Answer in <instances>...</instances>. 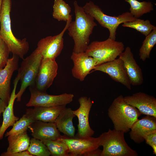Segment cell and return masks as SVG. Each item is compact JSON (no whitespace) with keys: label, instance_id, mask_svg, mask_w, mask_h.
<instances>
[{"label":"cell","instance_id":"cell-1","mask_svg":"<svg viewBox=\"0 0 156 156\" xmlns=\"http://www.w3.org/2000/svg\"><path fill=\"white\" fill-rule=\"evenodd\" d=\"M73 5L75 19L70 23L67 30L68 34L74 42L73 52L76 53L85 51L89 44L90 37L94 28L97 25L94 19L80 6L76 1Z\"/></svg>","mask_w":156,"mask_h":156},{"label":"cell","instance_id":"cell-2","mask_svg":"<svg viewBox=\"0 0 156 156\" xmlns=\"http://www.w3.org/2000/svg\"><path fill=\"white\" fill-rule=\"evenodd\" d=\"M12 3V0H3L0 14V37L13 55L23 59L29 50V43L26 38H17L12 32L10 17Z\"/></svg>","mask_w":156,"mask_h":156},{"label":"cell","instance_id":"cell-3","mask_svg":"<svg viewBox=\"0 0 156 156\" xmlns=\"http://www.w3.org/2000/svg\"><path fill=\"white\" fill-rule=\"evenodd\" d=\"M142 114L135 107L127 103L120 95L115 98L108 110V115L114 129L127 133Z\"/></svg>","mask_w":156,"mask_h":156},{"label":"cell","instance_id":"cell-4","mask_svg":"<svg viewBox=\"0 0 156 156\" xmlns=\"http://www.w3.org/2000/svg\"><path fill=\"white\" fill-rule=\"evenodd\" d=\"M123 132L110 129L98 137L99 145L103 147L100 156H138L136 151L127 144Z\"/></svg>","mask_w":156,"mask_h":156},{"label":"cell","instance_id":"cell-5","mask_svg":"<svg viewBox=\"0 0 156 156\" xmlns=\"http://www.w3.org/2000/svg\"><path fill=\"white\" fill-rule=\"evenodd\" d=\"M83 8L85 12L96 20L101 26L108 30L109 33V38L115 40L116 30L119 25L125 22L134 21L136 18L129 12L118 16L108 15L91 1L86 3Z\"/></svg>","mask_w":156,"mask_h":156},{"label":"cell","instance_id":"cell-6","mask_svg":"<svg viewBox=\"0 0 156 156\" xmlns=\"http://www.w3.org/2000/svg\"><path fill=\"white\" fill-rule=\"evenodd\" d=\"M124 49L122 42L108 38L103 41L92 42L89 44L85 52L96 60V66L116 59Z\"/></svg>","mask_w":156,"mask_h":156},{"label":"cell","instance_id":"cell-7","mask_svg":"<svg viewBox=\"0 0 156 156\" xmlns=\"http://www.w3.org/2000/svg\"><path fill=\"white\" fill-rule=\"evenodd\" d=\"M42 58L35 49L23 60L18 70L17 77L19 78L21 86L16 94L17 101H21L22 96L26 89L34 85Z\"/></svg>","mask_w":156,"mask_h":156},{"label":"cell","instance_id":"cell-8","mask_svg":"<svg viewBox=\"0 0 156 156\" xmlns=\"http://www.w3.org/2000/svg\"><path fill=\"white\" fill-rule=\"evenodd\" d=\"M31 96L26 104L27 107H53L66 105L70 103L74 97L73 94L65 93L58 95L49 94L40 91L34 86L29 87Z\"/></svg>","mask_w":156,"mask_h":156},{"label":"cell","instance_id":"cell-9","mask_svg":"<svg viewBox=\"0 0 156 156\" xmlns=\"http://www.w3.org/2000/svg\"><path fill=\"white\" fill-rule=\"evenodd\" d=\"M72 16L66 21L63 30L59 34L42 38L38 42L36 49L42 56V59L55 60L61 53L64 47L63 35L72 21Z\"/></svg>","mask_w":156,"mask_h":156},{"label":"cell","instance_id":"cell-10","mask_svg":"<svg viewBox=\"0 0 156 156\" xmlns=\"http://www.w3.org/2000/svg\"><path fill=\"white\" fill-rule=\"evenodd\" d=\"M57 140L65 143L68 146L69 156H84L87 153L100 146L99 138L92 137L80 138L61 135Z\"/></svg>","mask_w":156,"mask_h":156},{"label":"cell","instance_id":"cell-11","mask_svg":"<svg viewBox=\"0 0 156 156\" xmlns=\"http://www.w3.org/2000/svg\"><path fill=\"white\" fill-rule=\"evenodd\" d=\"M78 101L79 104V108L73 110V114L78 118L79 122L77 133L76 136L80 138L92 137L94 131L90 126L89 116L93 102L90 97L86 96L80 97Z\"/></svg>","mask_w":156,"mask_h":156},{"label":"cell","instance_id":"cell-12","mask_svg":"<svg viewBox=\"0 0 156 156\" xmlns=\"http://www.w3.org/2000/svg\"><path fill=\"white\" fill-rule=\"evenodd\" d=\"M58 68L55 60L42 59L34 86L38 90L46 92L57 76Z\"/></svg>","mask_w":156,"mask_h":156},{"label":"cell","instance_id":"cell-13","mask_svg":"<svg viewBox=\"0 0 156 156\" xmlns=\"http://www.w3.org/2000/svg\"><path fill=\"white\" fill-rule=\"evenodd\" d=\"M93 70L108 74L114 81L131 89V84L122 60L118 58L95 66Z\"/></svg>","mask_w":156,"mask_h":156},{"label":"cell","instance_id":"cell-14","mask_svg":"<svg viewBox=\"0 0 156 156\" xmlns=\"http://www.w3.org/2000/svg\"><path fill=\"white\" fill-rule=\"evenodd\" d=\"M19 58L13 55L5 67L0 69V99L7 105L11 95V79L14 71L18 69Z\"/></svg>","mask_w":156,"mask_h":156},{"label":"cell","instance_id":"cell-15","mask_svg":"<svg viewBox=\"0 0 156 156\" xmlns=\"http://www.w3.org/2000/svg\"><path fill=\"white\" fill-rule=\"evenodd\" d=\"M73 66L72 69L73 76L80 81H83L90 72L96 66V61L85 52H73L70 57Z\"/></svg>","mask_w":156,"mask_h":156},{"label":"cell","instance_id":"cell-16","mask_svg":"<svg viewBox=\"0 0 156 156\" xmlns=\"http://www.w3.org/2000/svg\"><path fill=\"white\" fill-rule=\"evenodd\" d=\"M124 98L127 103L135 107L141 114L156 118V99L154 96L139 92Z\"/></svg>","mask_w":156,"mask_h":156},{"label":"cell","instance_id":"cell-17","mask_svg":"<svg viewBox=\"0 0 156 156\" xmlns=\"http://www.w3.org/2000/svg\"><path fill=\"white\" fill-rule=\"evenodd\" d=\"M119 57L122 61L131 85L133 86L142 85L144 80L142 70L134 58L130 47H127Z\"/></svg>","mask_w":156,"mask_h":156},{"label":"cell","instance_id":"cell-18","mask_svg":"<svg viewBox=\"0 0 156 156\" xmlns=\"http://www.w3.org/2000/svg\"><path fill=\"white\" fill-rule=\"evenodd\" d=\"M129 134L131 139L137 144L144 141L147 134L156 131V118L146 115L141 119H138L131 126Z\"/></svg>","mask_w":156,"mask_h":156},{"label":"cell","instance_id":"cell-19","mask_svg":"<svg viewBox=\"0 0 156 156\" xmlns=\"http://www.w3.org/2000/svg\"><path fill=\"white\" fill-rule=\"evenodd\" d=\"M33 137L42 141L56 140L61 135L54 122H45L37 120L29 127Z\"/></svg>","mask_w":156,"mask_h":156},{"label":"cell","instance_id":"cell-20","mask_svg":"<svg viewBox=\"0 0 156 156\" xmlns=\"http://www.w3.org/2000/svg\"><path fill=\"white\" fill-rule=\"evenodd\" d=\"M66 105L53 107H34L28 109L25 114L34 121L39 120L45 122H54Z\"/></svg>","mask_w":156,"mask_h":156},{"label":"cell","instance_id":"cell-21","mask_svg":"<svg viewBox=\"0 0 156 156\" xmlns=\"http://www.w3.org/2000/svg\"><path fill=\"white\" fill-rule=\"evenodd\" d=\"M19 78L16 77L14 82L13 88L11 93L8 104L5 107L3 113V120L0 129V140H2L7 129L10 127L12 126L19 118L15 116L14 112V105L16 96V91Z\"/></svg>","mask_w":156,"mask_h":156},{"label":"cell","instance_id":"cell-22","mask_svg":"<svg viewBox=\"0 0 156 156\" xmlns=\"http://www.w3.org/2000/svg\"><path fill=\"white\" fill-rule=\"evenodd\" d=\"M75 116L71 108L66 107L55 120L57 128L64 135L70 138L75 137V128L73 120Z\"/></svg>","mask_w":156,"mask_h":156},{"label":"cell","instance_id":"cell-23","mask_svg":"<svg viewBox=\"0 0 156 156\" xmlns=\"http://www.w3.org/2000/svg\"><path fill=\"white\" fill-rule=\"evenodd\" d=\"M8 137V146L6 151L2 153L1 156H7L9 154L27 150L30 139L27 131L17 135Z\"/></svg>","mask_w":156,"mask_h":156},{"label":"cell","instance_id":"cell-24","mask_svg":"<svg viewBox=\"0 0 156 156\" xmlns=\"http://www.w3.org/2000/svg\"><path fill=\"white\" fill-rule=\"evenodd\" d=\"M130 4V13L135 18H139L144 14L153 10V5L150 2H140L137 0H125Z\"/></svg>","mask_w":156,"mask_h":156},{"label":"cell","instance_id":"cell-25","mask_svg":"<svg viewBox=\"0 0 156 156\" xmlns=\"http://www.w3.org/2000/svg\"><path fill=\"white\" fill-rule=\"evenodd\" d=\"M53 9V16L58 21L66 22L71 15V7L63 0H55Z\"/></svg>","mask_w":156,"mask_h":156},{"label":"cell","instance_id":"cell-26","mask_svg":"<svg viewBox=\"0 0 156 156\" xmlns=\"http://www.w3.org/2000/svg\"><path fill=\"white\" fill-rule=\"evenodd\" d=\"M156 43V27L153 29L143 41L139 49V55L141 60L145 61L149 58L151 51Z\"/></svg>","mask_w":156,"mask_h":156},{"label":"cell","instance_id":"cell-27","mask_svg":"<svg viewBox=\"0 0 156 156\" xmlns=\"http://www.w3.org/2000/svg\"><path fill=\"white\" fill-rule=\"evenodd\" d=\"M122 26L123 27L135 29L145 36L148 35L156 27L151 24L149 20H144L139 18H136L132 21L124 22Z\"/></svg>","mask_w":156,"mask_h":156},{"label":"cell","instance_id":"cell-28","mask_svg":"<svg viewBox=\"0 0 156 156\" xmlns=\"http://www.w3.org/2000/svg\"><path fill=\"white\" fill-rule=\"evenodd\" d=\"M53 156H69V149L66 144L59 140L42 141Z\"/></svg>","mask_w":156,"mask_h":156},{"label":"cell","instance_id":"cell-29","mask_svg":"<svg viewBox=\"0 0 156 156\" xmlns=\"http://www.w3.org/2000/svg\"><path fill=\"white\" fill-rule=\"evenodd\" d=\"M34 121L25 114L13 125L12 128L5 134V137L12 136L24 133Z\"/></svg>","mask_w":156,"mask_h":156},{"label":"cell","instance_id":"cell-30","mask_svg":"<svg viewBox=\"0 0 156 156\" xmlns=\"http://www.w3.org/2000/svg\"><path fill=\"white\" fill-rule=\"evenodd\" d=\"M33 156H49L51 154L47 146L40 140L32 138L27 150Z\"/></svg>","mask_w":156,"mask_h":156},{"label":"cell","instance_id":"cell-31","mask_svg":"<svg viewBox=\"0 0 156 156\" xmlns=\"http://www.w3.org/2000/svg\"><path fill=\"white\" fill-rule=\"evenodd\" d=\"M10 51L7 45L0 37V69L6 65Z\"/></svg>","mask_w":156,"mask_h":156},{"label":"cell","instance_id":"cell-32","mask_svg":"<svg viewBox=\"0 0 156 156\" xmlns=\"http://www.w3.org/2000/svg\"><path fill=\"white\" fill-rule=\"evenodd\" d=\"M144 141L147 144L151 146L153 154L156 155V131L151 133L144 137Z\"/></svg>","mask_w":156,"mask_h":156},{"label":"cell","instance_id":"cell-33","mask_svg":"<svg viewBox=\"0 0 156 156\" xmlns=\"http://www.w3.org/2000/svg\"><path fill=\"white\" fill-rule=\"evenodd\" d=\"M7 156H33L27 151L8 154Z\"/></svg>","mask_w":156,"mask_h":156},{"label":"cell","instance_id":"cell-34","mask_svg":"<svg viewBox=\"0 0 156 156\" xmlns=\"http://www.w3.org/2000/svg\"><path fill=\"white\" fill-rule=\"evenodd\" d=\"M102 150L98 148L86 153L84 156H100Z\"/></svg>","mask_w":156,"mask_h":156},{"label":"cell","instance_id":"cell-35","mask_svg":"<svg viewBox=\"0 0 156 156\" xmlns=\"http://www.w3.org/2000/svg\"><path fill=\"white\" fill-rule=\"evenodd\" d=\"M7 105L1 99H0V117ZM1 125L0 124V129Z\"/></svg>","mask_w":156,"mask_h":156},{"label":"cell","instance_id":"cell-36","mask_svg":"<svg viewBox=\"0 0 156 156\" xmlns=\"http://www.w3.org/2000/svg\"><path fill=\"white\" fill-rule=\"evenodd\" d=\"M3 0H0V14H1Z\"/></svg>","mask_w":156,"mask_h":156}]
</instances>
